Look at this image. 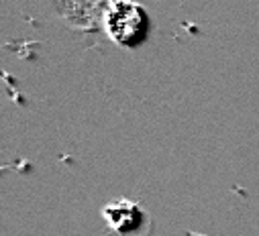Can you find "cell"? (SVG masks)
Instances as JSON below:
<instances>
[{
    "label": "cell",
    "instance_id": "3",
    "mask_svg": "<svg viewBox=\"0 0 259 236\" xmlns=\"http://www.w3.org/2000/svg\"><path fill=\"white\" fill-rule=\"evenodd\" d=\"M102 216L118 236H135L137 232H143L147 224V214L139 208V204L131 200H118L108 204L102 210Z\"/></svg>",
    "mask_w": 259,
    "mask_h": 236
},
{
    "label": "cell",
    "instance_id": "2",
    "mask_svg": "<svg viewBox=\"0 0 259 236\" xmlns=\"http://www.w3.org/2000/svg\"><path fill=\"white\" fill-rule=\"evenodd\" d=\"M116 0H55L63 21L82 31L102 29L104 17Z\"/></svg>",
    "mask_w": 259,
    "mask_h": 236
},
{
    "label": "cell",
    "instance_id": "1",
    "mask_svg": "<svg viewBox=\"0 0 259 236\" xmlns=\"http://www.w3.org/2000/svg\"><path fill=\"white\" fill-rule=\"evenodd\" d=\"M102 29L112 43L124 49H137L147 39L149 15L135 0H116L104 17Z\"/></svg>",
    "mask_w": 259,
    "mask_h": 236
}]
</instances>
